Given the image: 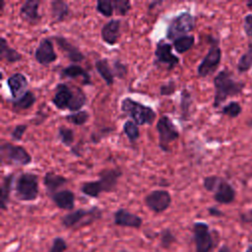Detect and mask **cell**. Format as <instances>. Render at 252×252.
<instances>
[{"label": "cell", "mask_w": 252, "mask_h": 252, "mask_svg": "<svg viewBox=\"0 0 252 252\" xmlns=\"http://www.w3.org/2000/svg\"><path fill=\"white\" fill-rule=\"evenodd\" d=\"M122 174L123 172L119 167L104 168L98 172L97 180L83 182L80 186V191L91 198H98L101 193L114 192Z\"/></svg>", "instance_id": "obj_1"}, {"label": "cell", "mask_w": 252, "mask_h": 252, "mask_svg": "<svg viewBox=\"0 0 252 252\" xmlns=\"http://www.w3.org/2000/svg\"><path fill=\"white\" fill-rule=\"evenodd\" d=\"M215 95L213 106L219 107L228 97L238 95L244 89V83L236 81L231 71L222 69L214 78Z\"/></svg>", "instance_id": "obj_2"}, {"label": "cell", "mask_w": 252, "mask_h": 252, "mask_svg": "<svg viewBox=\"0 0 252 252\" xmlns=\"http://www.w3.org/2000/svg\"><path fill=\"white\" fill-rule=\"evenodd\" d=\"M120 110L129 116L138 126L152 125L157 118V113L151 106L145 105L129 96L121 100Z\"/></svg>", "instance_id": "obj_3"}, {"label": "cell", "mask_w": 252, "mask_h": 252, "mask_svg": "<svg viewBox=\"0 0 252 252\" xmlns=\"http://www.w3.org/2000/svg\"><path fill=\"white\" fill-rule=\"evenodd\" d=\"M14 195L22 202H32L38 198V176L32 172H21L15 179Z\"/></svg>", "instance_id": "obj_4"}, {"label": "cell", "mask_w": 252, "mask_h": 252, "mask_svg": "<svg viewBox=\"0 0 252 252\" xmlns=\"http://www.w3.org/2000/svg\"><path fill=\"white\" fill-rule=\"evenodd\" d=\"M102 211L98 207H92L91 209H77L64 215L60 221L65 228L78 229L94 223L100 220Z\"/></svg>", "instance_id": "obj_5"}, {"label": "cell", "mask_w": 252, "mask_h": 252, "mask_svg": "<svg viewBox=\"0 0 252 252\" xmlns=\"http://www.w3.org/2000/svg\"><path fill=\"white\" fill-rule=\"evenodd\" d=\"M2 165H28L32 161V156L22 146L3 141L0 146Z\"/></svg>", "instance_id": "obj_6"}, {"label": "cell", "mask_w": 252, "mask_h": 252, "mask_svg": "<svg viewBox=\"0 0 252 252\" xmlns=\"http://www.w3.org/2000/svg\"><path fill=\"white\" fill-rule=\"evenodd\" d=\"M196 27V17L190 12H181L173 17L166 28V38L175 40L178 37L187 35Z\"/></svg>", "instance_id": "obj_7"}, {"label": "cell", "mask_w": 252, "mask_h": 252, "mask_svg": "<svg viewBox=\"0 0 252 252\" xmlns=\"http://www.w3.org/2000/svg\"><path fill=\"white\" fill-rule=\"evenodd\" d=\"M156 128L158 135V148L164 153H169V145L179 138L178 129L167 115H162L158 118Z\"/></svg>", "instance_id": "obj_8"}, {"label": "cell", "mask_w": 252, "mask_h": 252, "mask_svg": "<svg viewBox=\"0 0 252 252\" xmlns=\"http://www.w3.org/2000/svg\"><path fill=\"white\" fill-rule=\"evenodd\" d=\"M221 60V49L219 45V40L216 38L211 39V45L202 59V61L197 66L196 72L199 78H206L212 75L220 66Z\"/></svg>", "instance_id": "obj_9"}, {"label": "cell", "mask_w": 252, "mask_h": 252, "mask_svg": "<svg viewBox=\"0 0 252 252\" xmlns=\"http://www.w3.org/2000/svg\"><path fill=\"white\" fill-rule=\"evenodd\" d=\"M192 232L195 252H212L214 250L215 242L208 223L204 221L194 222Z\"/></svg>", "instance_id": "obj_10"}, {"label": "cell", "mask_w": 252, "mask_h": 252, "mask_svg": "<svg viewBox=\"0 0 252 252\" xmlns=\"http://www.w3.org/2000/svg\"><path fill=\"white\" fill-rule=\"evenodd\" d=\"M172 198L167 190L156 189L149 192L145 198L144 203L146 207L155 214H161L165 212L171 205Z\"/></svg>", "instance_id": "obj_11"}, {"label": "cell", "mask_w": 252, "mask_h": 252, "mask_svg": "<svg viewBox=\"0 0 252 252\" xmlns=\"http://www.w3.org/2000/svg\"><path fill=\"white\" fill-rule=\"evenodd\" d=\"M172 44L160 39L158 41L155 49V63L164 65L168 71L174 69L180 62V58L173 54Z\"/></svg>", "instance_id": "obj_12"}, {"label": "cell", "mask_w": 252, "mask_h": 252, "mask_svg": "<svg viewBox=\"0 0 252 252\" xmlns=\"http://www.w3.org/2000/svg\"><path fill=\"white\" fill-rule=\"evenodd\" d=\"M57 54L54 50L53 40L51 37H43L34 51L35 61L44 67L49 66L51 63L57 60Z\"/></svg>", "instance_id": "obj_13"}, {"label": "cell", "mask_w": 252, "mask_h": 252, "mask_svg": "<svg viewBox=\"0 0 252 252\" xmlns=\"http://www.w3.org/2000/svg\"><path fill=\"white\" fill-rule=\"evenodd\" d=\"M74 95L75 87L70 88L67 84L59 83L55 88V92L52 96L51 102L59 110H69Z\"/></svg>", "instance_id": "obj_14"}, {"label": "cell", "mask_w": 252, "mask_h": 252, "mask_svg": "<svg viewBox=\"0 0 252 252\" xmlns=\"http://www.w3.org/2000/svg\"><path fill=\"white\" fill-rule=\"evenodd\" d=\"M113 222L117 226L139 229L143 224V219L127 209L119 208L113 213Z\"/></svg>", "instance_id": "obj_15"}, {"label": "cell", "mask_w": 252, "mask_h": 252, "mask_svg": "<svg viewBox=\"0 0 252 252\" xmlns=\"http://www.w3.org/2000/svg\"><path fill=\"white\" fill-rule=\"evenodd\" d=\"M51 38L54 39L59 49L64 53L65 57L72 63H81L86 59L85 54L73 43H71L66 37L62 35H54Z\"/></svg>", "instance_id": "obj_16"}, {"label": "cell", "mask_w": 252, "mask_h": 252, "mask_svg": "<svg viewBox=\"0 0 252 252\" xmlns=\"http://www.w3.org/2000/svg\"><path fill=\"white\" fill-rule=\"evenodd\" d=\"M6 83L13 99H18L28 91V78L21 72H17L9 76Z\"/></svg>", "instance_id": "obj_17"}, {"label": "cell", "mask_w": 252, "mask_h": 252, "mask_svg": "<svg viewBox=\"0 0 252 252\" xmlns=\"http://www.w3.org/2000/svg\"><path fill=\"white\" fill-rule=\"evenodd\" d=\"M121 21L118 19H111L105 23L100 31V36L104 43L108 45H114L120 38Z\"/></svg>", "instance_id": "obj_18"}, {"label": "cell", "mask_w": 252, "mask_h": 252, "mask_svg": "<svg viewBox=\"0 0 252 252\" xmlns=\"http://www.w3.org/2000/svg\"><path fill=\"white\" fill-rule=\"evenodd\" d=\"M39 5L40 1L38 0H26L20 8L21 18L30 25L37 24L41 19L38 12Z\"/></svg>", "instance_id": "obj_19"}, {"label": "cell", "mask_w": 252, "mask_h": 252, "mask_svg": "<svg viewBox=\"0 0 252 252\" xmlns=\"http://www.w3.org/2000/svg\"><path fill=\"white\" fill-rule=\"evenodd\" d=\"M54 205L61 210L72 212L75 208V193L69 189L59 190L49 196Z\"/></svg>", "instance_id": "obj_20"}, {"label": "cell", "mask_w": 252, "mask_h": 252, "mask_svg": "<svg viewBox=\"0 0 252 252\" xmlns=\"http://www.w3.org/2000/svg\"><path fill=\"white\" fill-rule=\"evenodd\" d=\"M214 200L219 204H230L235 199L234 188L223 178L220 179L217 189L214 192Z\"/></svg>", "instance_id": "obj_21"}, {"label": "cell", "mask_w": 252, "mask_h": 252, "mask_svg": "<svg viewBox=\"0 0 252 252\" xmlns=\"http://www.w3.org/2000/svg\"><path fill=\"white\" fill-rule=\"evenodd\" d=\"M42 183L46 189V193L48 196L58 192V189L63 187L68 183V179L58 173H55L53 171H47L44 173Z\"/></svg>", "instance_id": "obj_22"}, {"label": "cell", "mask_w": 252, "mask_h": 252, "mask_svg": "<svg viewBox=\"0 0 252 252\" xmlns=\"http://www.w3.org/2000/svg\"><path fill=\"white\" fill-rule=\"evenodd\" d=\"M60 77L62 79H77L82 78L84 85H92L91 75L79 64H71L60 71Z\"/></svg>", "instance_id": "obj_23"}, {"label": "cell", "mask_w": 252, "mask_h": 252, "mask_svg": "<svg viewBox=\"0 0 252 252\" xmlns=\"http://www.w3.org/2000/svg\"><path fill=\"white\" fill-rule=\"evenodd\" d=\"M16 177L14 173L6 174L2 177L1 185H0V208L2 211H6L8 209V204L10 202V195L12 192V185L15 181Z\"/></svg>", "instance_id": "obj_24"}, {"label": "cell", "mask_w": 252, "mask_h": 252, "mask_svg": "<svg viewBox=\"0 0 252 252\" xmlns=\"http://www.w3.org/2000/svg\"><path fill=\"white\" fill-rule=\"evenodd\" d=\"M50 12L53 22L58 24L67 19L70 14V8L64 0H52L50 2Z\"/></svg>", "instance_id": "obj_25"}, {"label": "cell", "mask_w": 252, "mask_h": 252, "mask_svg": "<svg viewBox=\"0 0 252 252\" xmlns=\"http://www.w3.org/2000/svg\"><path fill=\"white\" fill-rule=\"evenodd\" d=\"M94 68L100 78L105 82L108 87H111L114 83V73L110 67L109 61L107 58H100L94 62Z\"/></svg>", "instance_id": "obj_26"}, {"label": "cell", "mask_w": 252, "mask_h": 252, "mask_svg": "<svg viewBox=\"0 0 252 252\" xmlns=\"http://www.w3.org/2000/svg\"><path fill=\"white\" fill-rule=\"evenodd\" d=\"M0 58L6 60L8 63H16L23 59V55L15 48H12L6 38L1 36L0 38Z\"/></svg>", "instance_id": "obj_27"}, {"label": "cell", "mask_w": 252, "mask_h": 252, "mask_svg": "<svg viewBox=\"0 0 252 252\" xmlns=\"http://www.w3.org/2000/svg\"><path fill=\"white\" fill-rule=\"evenodd\" d=\"M35 101H36V97H35L34 94L31 90H28L18 99H12V101H11L12 109H13V111H16V112L27 110V109L31 108L34 104Z\"/></svg>", "instance_id": "obj_28"}, {"label": "cell", "mask_w": 252, "mask_h": 252, "mask_svg": "<svg viewBox=\"0 0 252 252\" xmlns=\"http://www.w3.org/2000/svg\"><path fill=\"white\" fill-rule=\"evenodd\" d=\"M193 104V97L191 93L186 89H182L180 94V113L182 121H187L191 115V107Z\"/></svg>", "instance_id": "obj_29"}, {"label": "cell", "mask_w": 252, "mask_h": 252, "mask_svg": "<svg viewBox=\"0 0 252 252\" xmlns=\"http://www.w3.org/2000/svg\"><path fill=\"white\" fill-rule=\"evenodd\" d=\"M194 44H195V36L193 34L183 35L172 41V46L174 50L179 54H183L187 52L193 47Z\"/></svg>", "instance_id": "obj_30"}, {"label": "cell", "mask_w": 252, "mask_h": 252, "mask_svg": "<svg viewBox=\"0 0 252 252\" xmlns=\"http://www.w3.org/2000/svg\"><path fill=\"white\" fill-rule=\"evenodd\" d=\"M57 138L65 147H71L75 141L74 130L61 125L57 129Z\"/></svg>", "instance_id": "obj_31"}, {"label": "cell", "mask_w": 252, "mask_h": 252, "mask_svg": "<svg viewBox=\"0 0 252 252\" xmlns=\"http://www.w3.org/2000/svg\"><path fill=\"white\" fill-rule=\"evenodd\" d=\"M123 133L127 137V139L131 142L134 143L140 138V129L139 126L132 120H126L123 124Z\"/></svg>", "instance_id": "obj_32"}, {"label": "cell", "mask_w": 252, "mask_h": 252, "mask_svg": "<svg viewBox=\"0 0 252 252\" xmlns=\"http://www.w3.org/2000/svg\"><path fill=\"white\" fill-rule=\"evenodd\" d=\"M176 240L177 238L170 228H162L159 231V246L162 249H169L176 242Z\"/></svg>", "instance_id": "obj_33"}, {"label": "cell", "mask_w": 252, "mask_h": 252, "mask_svg": "<svg viewBox=\"0 0 252 252\" xmlns=\"http://www.w3.org/2000/svg\"><path fill=\"white\" fill-rule=\"evenodd\" d=\"M236 68L239 73H246L252 68V44H250L248 50L239 57Z\"/></svg>", "instance_id": "obj_34"}, {"label": "cell", "mask_w": 252, "mask_h": 252, "mask_svg": "<svg viewBox=\"0 0 252 252\" xmlns=\"http://www.w3.org/2000/svg\"><path fill=\"white\" fill-rule=\"evenodd\" d=\"M64 118H65L66 121L70 122L73 125L82 126V125H84L89 120L90 114H89V112L87 110L82 109L80 111L70 113V114L66 115Z\"/></svg>", "instance_id": "obj_35"}, {"label": "cell", "mask_w": 252, "mask_h": 252, "mask_svg": "<svg viewBox=\"0 0 252 252\" xmlns=\"http://www.w3.org/2000/svg\"><path fill=\"white\" fill-rule=\"evenodd\" d=\"M95 10L103 17L111 18L114 13L113 2L110 0H97L95 2Z\"/></svg>", "instance_id": "obj_36"}, {"label": "cell", "mask_w": 252, "mask_h": 252, "mask_svg": "<svg viewBox=\"0 0 252 252\" xmlns=\"http://www.w3.org/2000/svg\"><path fill=\"white\" fill-rule=\"evenodd\" d=\"M241 111H242V107L239 104V102L232 100V101H229L224 106H222L220 113L230 118H235L241 113Z\"/></svg>", "instance_id": "obj_37"}, {"label": "cell", "mask_w": 252, "mask_h": 252, "mask_svg": "<svg viewBox=\"0 0 252 252\" xmlns=\"http://www.w3.org/2000/svg\"><path fill=\"white\" fill-rule=\"evenodd\" d=\"M112 2L114 6V11L119 16H126L132 8V4L129 0H114Z\"/></svg>", "instance_id": "obj_38"}, {"label": "cell", "mask_w": 252, "mask_h": 252, "mask_svg": "<svg viewBox=\"0 0 252 252\" xmlns=\"http://www.w3.org/2000/svg\"><path fill=\"white\" fill-rule=\"evenodd\" d=\"M68 248L66 240L61 236H56L52 239V243L47 252H66Z\"/></svg>", "instance_id": "obj_39"}, {"label": "cell", "mask_w": 252, "mask_h": 252, "mask_svg": "<svg viewBox=\"0 0 252 252\" xmlns=\"http://www.w3.org/2000/svg\"><path fill=\"white\" fill-rule=\"evenodd\" d=\"M221 177L218 175H209L203 179V187L209 192H215Z\"/></svg>", "instance_id": "obj_40"}, {"label": "cell", "mask_w": 252, "mask_h": 252, "mask_svg": "<svg viewBox=\"0 0 252 252\" xmlns=\"http://www.w3.org/2000/svg\"><path fill=\"white\" fill-rule=\"evenodd\" d=\"M112 70H113L114 76L117 77V78L120 79V80H123V79L126 77L127 72H128L127 65L124 64V63H122L120 60H115V61H113Z\"/></svg>", "instance_id": "obj_41"}, {"label": "cell", "mask_w": 252, "mask_h": 252, "mask_svg": "<svg viewBox=\"0 0 252 252\" xmlns=\"http://www.w3.org/2000/svg\"><path fill=\"white\" fill-rule=\"evenodd\" d=\"M175 91H176V84L172 79H170L168 82L162 84L159 87V94L160 95H163V96L172 95L175 93Z\"/></svg>", "instance_id": "obj_42"}, {"label": "cell", "mask_w": 252, "mask_h": 252, "mask_svg": "<svg viewBox=\"0 0 252 252\" xmlns=\"http://www.w3.org/2000/svg\"><path fill=\"white\" fill-rule=\"evenodd\" d=\"M28 125L27 124H17L11 131L10 133V136L11 138L16 141V142H19L22 140L23 136L25 135L26 131L28 130Z\"/></svg>", "instance_id": "obj_43"}, {"label": "cell", "mask_w": 252, "mask_h": 252, "mask_svg": "<svg viewBox=\"0 0 252 252\" xmlns=\"http://www.w3.org/2000/svg\"><path fill=\"white\" fill-rule=\"evenodd\" d=\"M243 29H244L246 35L252 39V14H247L244 17Z\"/></svg>", "instance_id": "obj_44"}, {"label": "cell", "mask_w": 252, "mask_h": 252, "mask_svg": "<svg viewBox=\"0 0 252 252\" xmlns=\"http://www.w3.org/2000/svg\"><path fill=\"white\" fill-rule=\"evenodd\" d=\"M208 212H209V214H210L211 216H213V217H222V216H223V213H222L220 210L217 209L216 207H210V208L208 209Z\"/></svg>", "instance_id": "obj_45"}, {"label": "cell", "mask_w": 252, "mask_h": 252, "mask_svg": "<svg viewBox=\"0 0 252 252\" xmlns=\"http://www.w3.org/2000/svg\"><path fill=\"white\" fill-rule=\"evenodd\" d=\"M163 3V1H154V2H151L150 4H149V9L150 10H152V9H154L155 8V6H158V5H160V4H162Z\"/></svg>", "instance_id": "obj_46"}, {"label": "cell", "mask_w": 252, "mask_h": 252, "mask_svg": "<svg viewBox=\"0 0 252 252\" xmlns=\"http://www.w3.org/2000/svg\"><path fill=\"white\" fill-rule=\"evenodd\" d=\"M218 252H231V251H230V249L228 248L227 245H221Z\"/></svg>", "instance_id": "obj_47"}, {"label": "cell", "mask_w": 252, "mask_h": 252, "mask_svg": "<svg viewBox=\"0 0 252 252\" xmlns=\"http://www.w3.org/2000/svg\"><path fill=\"white\" fill-rule=\"evenodd\" d=\"M245 252H252V242H250L245 250Z\"/></svg>", "instance_id": "obj_48"}, {"label": "cell", "mask_w": 252, "mask_h": 252, "mask_svg": "<svg viewBox=\"0 0 252 252\" xmlns=\"http://www.w3.org/2000/svg\"><path fill=\"white\" fill-rule=\"evenodd\" d=\"M248 215H249V220H252V210H250V211H249Z\"/></svg>", "instance_id": "obj_49"}, {"label": "cell", "mask_w": 252, "mask_h": 252, "mask_svg": "<svg viewBox=\"0 0 252 252\" xmlns=\"http://www.w3.org/2000/svg\"><path fill=\"white\" fill-rule=\"evenodd\" d=\"M247 6H248V7H252V1L247 2Z\"/></svg>", "instance_id": "obj_50"}]
</instances>
